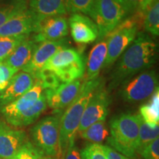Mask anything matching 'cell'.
<instances>
[{"instance_id":"obj_1","label":"cell","mask_w":159,"mask_h":159,"mask_svg":"<svg viewBox=\"0 0 159 159\" xmlns=\"http://www.w3.org/2000/svg\"><path fill=\"white\" fill-rule=\"evenodd\" d=\"M158 46L148 35L143 33L136 38L122 53L111 74L109 89H114L135 75L144 71L156 63Z\"/></svg>"},{"instance_id":"obj_2","label":"cell","mask_w":159,"mask_h":159,"mask_svg":"<svg viewBox=\"0 0 159 159\" xmlns=\"http://www.w3.org/2000/svg\"><path fill=\"white\" fill-rule=\"evenodd\" d=\"M102 83V79L99 77L92 80L83 82L76 98L61 115L59 131V152H61L62 158L69 143L75 141L85 107L94 91Z\"/></svg>"},{"instance_id":"obj_3","label":"cell","mask_w":159,"mask_h":159,"mask_svg":"<svg viewBox=\"0 0 159 159\" xmlns=\"http://www.w3.org/2000/svg\"><path fill=\"white\" fill-rule=\"evenodd\" d=\"M139 130L137 114L124 113L114 116L110 122L108 146L128 158H135L138 154Z\"/></svg>"},{"instance_id":"obj_4","label":"cell","mask_w":159,"mask_h":159,"mask_svg":"<svg viewBox=\"0 0 159 159\" xmlns=\"http://www.w3.org/2000/svg\"><path fill=\"white\" fill-rule=\"evenodd\" d=\"M132 14L125 0H94L89 16L98 28V40H103L128 15Z\"/></svg>"},{"instance_id":"obj_5","label":"cell","mask_w":159,"mask_h":159,"mask_svg":"<svg viewBox=\"0 0 159 159\" xmlns=\"http://www.w3.org/2000/svg\"><path fill=\"white\" fill-rule=\"evenodd\" d=\"M144 17L136 12L134 16L125 19L107 35V57L103 68L111 66L134 41L138 34L139 23Z\"/></svg>"},{"instance_id":"obj_6","label":"cell","mask_w":159,"mask_h":159,"mask_svg":"<svg viewBox=\"0 0 159 159\" xmlns=\"http://www.w3.org/2000/svg\"><path fill=\"white\" fill-rule=\"evenodd\" d=\"M40 120L32 128L31 136L38 150L47 156L53 157L59 152V131L61 112Z\"/></svg>"},{"instance_id":"obj_7","label":"cell","mask_w":159,"mask_h":159,"mask_svg":"<svg viewBox=\"0 0 159 159\" xmlns=\"http://www.w3.org/2000/svg\"><path fill=\"white\" fill-rule=\"evenodd\" d=\"M119 93L123 100L137 102L149 98L158 90V76L155 70L142 71L120 85Z\"/></svg>"},{"instance_id":"obj_8","label":"cell","mask_w":159,"mask_h":159,"mask_svg":"<svg viewBox=\"0 0 159 159\" xmlns=\"http://www.w3.org/2000/svg\"><path fill=\"white\" fill-rule=\"evenodd\" d=\"M111 98L102 83L94 91L83 112L80 123L78 132H82L88 127L99 121L105 120L108 114Z\"/></svg>"},{"instance_id":"obj_9","label":"cell","mask_w":159,"mask_h":159,"mask_svg":"<svg viewBox=\"0 0 159 159\" xmlns=\"http://www.w3.org/2000/svg\"><path fill=\"white\" fill-rule=\"evenodd\" d=\"M82 83V81L79 79L72 82L61 83L55 89H46L44 94L47 106L56 112H61L76 98Z\"/></svg>"},{"instance_id":"obj_10","label":"cell","mask_w":159,"mask_h":159,"mask_svg":"<svg viewBox=\"0 0 159 159\" xmlns=\"http://www.w3.org/2000/svg\"><path fill=\"white\" fill-rule=\"evenodd\" d=\"M41 22L29 8L18 13L0 27V37L28 35L37 33Z\"/></svg>"},{"instance_id":"obj_11","label":"cell","mask_w":159,"mask_h":159,"mask_svg":"<svg viewBox=\"0 0 159 159\" xmlns=\"http://www.w3.org/2000/svg\"><path fill=\"white\" fill-rule=\"evenodd\" d=\"M69 41L66 39H62L53 41H43L37 45L34 54L30 61L22 69L25 72L29 73L34 77L41 71L49 59L61 49L67 48Z\"/></svg>"},{"instance_id":"obj_12","label":"cell","mask_w":159,"mask_h":159,"mask_svg":"<svg viewBox=\"0 0 159 159\" xmlns=\"http://www.w3.org/2000/svg\"><path fill=\"white\" fill-rule=\"evenodd\" d=\"M27 142L25 131L11 128L0 121V158H14Z\"/></svg>"},{"instance_id":"obj_13","label":"cell","mask_w":159,"mask_h":159,"mask_svg":"<svg viewBox=\"0 0 159 159\" xmlns=\"http://www.w3.org/2000/svg\"><path fill=\"white\" fill-rule=\"evenodd\" d=\"M71 34L75 42L86 44L98 39L99 32L92 19L81 13H72L69 19Z\"/></svg>"},{"instance_id":"obj_14","label":"cell","mask_w":159,"mask_h":159,"mask_svg":"<svg viewBox=\"0 0 159 159\" xmlns=\"http://www.w3.org/2000/svg\"><path fill=\"white\" fill-rule=\"evenodd\" d=\"M68 35L67 20L62 16H55L41 21L39 29L33 37L35 43L53 41L64 39Z\"/></svg>"},{"instance_id":"obj_15","label":"cell","mask_w":159,"mask_h":159,"mask_svg":"<svg viewBox=\"0 0 159 159\" xmlns=\"http://www.w3.org/2000/svg\"><path fill=\"white\" fill-rule=\"evenodd\" d=\"M34 77L21 71L16 74L8 81V84L0 95V108L19 99L30 90L34 85Z\"/></svg>"},{"instance_id":"obj_16","label":"cell","mask_w":159,"mask_h":159,"mask_svg":"<svg viewBox=\"0 0 159 159\" xmlns=\"http://www.w3.org/2000/svg\"><path fill=\"white\" fill-rule=\"evenodd\" d=\"M43 89L41 82L39 80H36L30 90L19 99L0 108L1 113L5 117L6 121L14 118L18 115L30 108L39 99L40 96L43 93Z\"/></svg>"},{"instance_id":"obj_17","label":"cell","mask_w":159,"mask_h":159,"mask_svg":"<svg viewBox=\"0 0 159 159\" xmlns=\"http://www.w3.org/2000/svg\"><path fill=\"white\" fill-rule=\"evenodd\" d=\"M30 10L40 22L45 19L66 13L63 0H28Z\"/></svg>"},{"instance_id":"obj_18","label":"cell","mask_w":159,"mask_h":159,"mask_svg":"<svg viewBox=\"0 0 159 159\" xmlns=\"http://www.w3.org/2000/svg\"><path fill=\"white\" fill-rule=\"evenodd\" d=\"M107 57V40H101L93 47L86 59V81L97 79Z\"/></svg>"},{"instance_id":"obj_19","label":"cell","mask_w":159,"mask_h":159,"mask_svg":"<svg viewBox=\"0 0 159 159\" xmlns=\"http://www.w3.org/2000/svg\"><path fill=\"white\" fill-rule=\"evenodd\" d=\"M36 47L37 43L33 39L30 40L27 38L18 46L3 63L18 70L22 69L30 61Z\"/></svg>"},{"instance_id":"obj_20","label":"cell","mask_w":159,"mask_h":159,"mask_svg":"<svg viewBox=\"0 0 159 159\" xmlns=\"http://www.w3.org/2000/svg\"><path fill=\"white\" fill-rule=\"evenodd\" d=\"M47 108V99H46L44 92H43L34 105H33L28 110L21 113V114L18 115L14 118L7 120V122L12 126L17 127V128L28 126L35 122Z\"/></svg>"},{"instance_id":"obj_21","label":"cell","mask_w":159,"mask_h":159,"mask_svg":"<svg viewBox=\"0 0 159 159\" xmlns=\"http://www.w3.org/2000/svg\"><path fill=\"white\" fill-rule=\"evenodd\" d=\"M84 56L79 51L74 48H67L61 49L53 55L43 66L42 69L52 71L53 72L64 68L71 63L78 61Z\"/></svg>"},{"instance_id":"obj_22","label":"cell","mask_w":159,"mask_h":159,"mask_svg":"<svg viewBox=\"0 0 159 159\" xmlns=\"http://www.w3.org/2000/svg\"><path fill=\"white\" fill-rule=\"evenodd\" d=\"M86 66V58L83 56L78 61L54 72L61 83H69L80 79L84 75Z\"/></svg>"},{"instance_id":"obj_23","label":"cell","mask_w":159,"mask_h":159,"mask_svg":"<svg viewBox=\"0 0 159 159\" xmlns=\"http://www.w3.org/2000/svg\"><path fill=\"white\" fill-rule=\"evenodd\" d=\"M27 8V0H0V27Z\"/></svg>"},{"instance_id":"obj_24","label":"cell","mask_w":159,"mask_h":159,"mask_svg":"<svg viewBox=\"0 0 159 159\" xmlns=\"http://www.w3.org/2000/svg\"><path fill=\"white\" fill-rule=\"evenodd\" d=\"M140 116L150 127L158 126L159 124V92L157 90L151 96L150 102L140 108Z\"/></svg>"},{"instance_id":"obj_25","label":"cell","mask_w":159,"mask_h":159,"mask_svg":"<svg viewBox=\"0 0 159 159\" xmlns=\"http://www.w3.org/2000/svg\"><path fill=\"white\" fill-rule=\"evenodd\" d=\"M80 135L85 140L99 144L108 136L109 131L105 120H102L94 123L82 132H80Z\"/></svg>"},{"instance_id":"obj_26","label":"cell","mask_w":159,"mask_h":159,"mask_svg":"<svg viewBox=\"0 0 159 159\" xmlns=\"http://www.w3.org/2000/svg\"><path fill=\"white\" fill-rule=\"evenodd\" d=\"M138 115L139 130V148L137 153L142 151L152 142L155 139H158L159 136V127H150L143 120L140 114Z\"/></svg>"},{"instance_id":"obj_27","label":"cell","mask_w":159,"mask_h":159,"mask_svg":"<svg viewBox=\"0 0 159 159\" xmlns=\"http://www.w3.org/2000/svg\"><path fill=\"white\" fill-rule=\"evenodd\" d=\"M27 38L28 35H27L0 37V63H3L18 46Z\"/></svg>"},{"instance_id":"obj_28","label":"cell","mask_w":159,"mask_h":159,"mask_svg":"<svg viewBox=\"0 0 159 159\" xmlns=\"http://www.w3.org/2000/svg\"><path fill=\"white\" fill-rule=\"evenodd\" d=\"M144 27L148 33L156 37L159 35V2L156 0L144 18Z\"/></svg>"},{"instance_id":"obj_29","label":"cell","mask_w":159,"mask_h":159,"mask_svg":"<svg viewBox=\"0 0 159 159\" xmlns=\"http://www.w3.org/2000/svg\"><path fill=\"white\" fill-rule=\"evenodd\" d=\"M94 0H63L66 12L89 15Z\"/></svg>"},{"instance_id":"obj_30","label":"cell","mask_w":159,"mask_h":159,"mask_svg":"<svg viewBox=\"0 0 159 159\" xmlns=\"http://www.w3.org/2000/svg\"><path fill=\"white\" fill-rule=\"evenodd\" d=\"M35 80H39L41 82L43 89H55L61 84L57 75L53 71L41 69L35 76Z\"/></svg>"},{"instance_id":"obj_31","label":"cell","mask_w":159,"mask_h":159,"mask_svg":"<svg viewBox=\"0 0 159 159\" xmlns=\"http://www.w3.org/2000/svg\"><path fill=\"white\" fill-rule=\"evenodd\" d=\"M81 159H108L101 144L91 143L80 152Z\"/></svg>"},{"instance_id":"obj_32","label":"cell","mask_w":159,"mask_h":159,"mask_svg":"<svg viewBox=\"0 0 159 159\" xmlns=\"http://www.w3.org/2000/svg\"><path fill=\"white\" fill-rule=\"evenodd\" d=\"M19 71L3 63H0V87L6 88L8 84V81L17 74Z\"/></svg>"},{"instance_id":"obj_33","label":"cell","mask_w":159,"mask_h":159,"mask_svg":"<svg viewBox=\"0 0 159 159\" xmlns=\"http://www.w3.org/2000/svg\"><path fill=\"white\" fill-rule=\"evenodd\" d=\"M139 154L143 159H159V139H155Z\"/></svg>"},{"instance_id":"obj_34","label":"cell","mask_w":159,"mask_h":159,"mask_svg":"<svg viewBox=\"0 0 159 159\" xmlns=\"http://www.w3.org/2000/svg\"><path fill=\"white\" fill-rule=\"evenodd\" d=\"M63 159H81L80 152L75 144V141L69 143Z\"/></svg>"},{"instance_id":"obj_35","label":"cell","mask_w":159,"mask_h":159,"mask_svg":"<svg viewBox=\"0 0 159 159\" xmlns=\"http://www.w3.org/2000/svg\"><path fill=\"white\" fill-rule=\"evenodd\" d=\"M102 146L108 159H131L130 158L124 156V155L119 153V152H117L108 145L102 144Z\"/></svg>"},{"instance_id":"obj_36","label":"cell","mask_w":159,"mask_h":159,"mask_svg":"<svg viewBox=\"0 0 159 159\" xmlns=\"http://www.w3.org/2000/svg\"><path fill=\"white\" fill-rule=\"evenodd\" d=\"M156 0H140L139 7L138 11L136 12L140 13L143 17L145 16L147 12L150 8L151 6L153 5V3Z\"/></svg>"},{"instance_id":"obj_37","label":"cell","mask_w":159,"mask_h":159,"mask_svg":"<svg viewBox=\"0 0 159 159\" xmlns=\"http://www.w3.org/2000/svg\"><path fill=\"white\" fill-rule=\"evenodd\" d=\"M125 1L128 3L132 14L138 11L139 3H140V0H125Z\"/></svg>"},{"instance_id":"obj_38","label":"cell","mask_w":159,"mask_h":159,"mask_svg":"<svg viewBox=\"0 0 159 159\" xmlns=\"http://www.w3.org/2000/svg\"><path fill=\"white\" fill-rule=\"evenodd\" d=\"M39 159H52V157H49V156H43L41 158H40Z\"/></svg>"},{"instance_id":"obj_39","label":"cell","mask_w":159,"mask_h":159,"mask_svg":"<svg viewBox=\"0 0 159 159\" xmlns=\"http://www.w3.org/2000/svg\"><path fill=\"white\" fill-rule=\"evenodd\" d=\"M5 88H2V87H0V95H1L2 93V91L5 90Z\"/></svg>"},{"instance_id":"obj_40","label":"cell","mask_w":159,"mask_h":159,"mask_svg":"<svg viewBox=\"0 0 159 159\" xmlns=\"http://www.w3.org/2000/svg\"><path fill=\"white\" fill-rule=\"evenodd\" d=\"M11 159H12V158H11Z\"/></svg>"}]
</instances>
